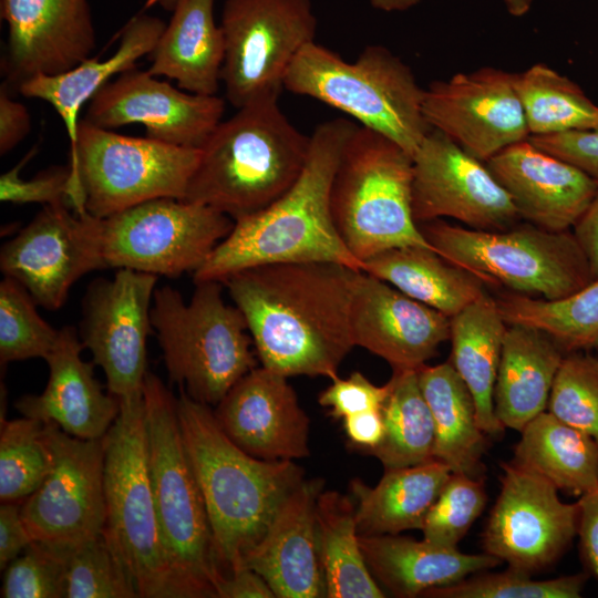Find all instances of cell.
I'll return each mask as SVG.
<instances>
[{
	"label": "cell",
	"mask_w": 598,
	"mask_h": 598,
	"mask_svg": "<svg viewBox=\"0 0 598 598\" xmlns=\"http://www.w3.org/2000/svg\"><path fill=\"white\" fill-rule=\"evenodd\" d=\"M360 271L331 261L280 262L241 270L223 283L262 367L287 378L333 380L355 347L351 307Z\"/></svg>",
	"instance_id": "obj_1"
},
{
	"label": "cell",
	"mask_w": 598,
	"mask_h": 598,
	"mask_svg": "<svg viewBox=\"0 0 598 598\" xmlns=\"http://www.w3.org/2000/svg\"><path fill=\"white\" fill-rule=\"evenodd\" d=\"M357 124L338 117L320 123L310 135L305 167L295 184L268 207L241 217L193 272L194 282H224L257 266L331 261L362 270L341 239L331 213L332 181Z\"/></svg>",
	"instance_id": "obj_2"
},
{
	"label": "cell",
	"mask_w": 598,
	"mask_h": 598,
	"mask_svg": "<svg viewBox=\"0 0 598 598\" xmlns=\"http://www.w3.org/2000/svg\"><path fill=\"white\" fill-rule=\"evenodd\" d=\"M177 413L184 445L212 528L217 564L226 575L244 567L285 498L305 478L295 461H264L239 448L209 405L183 389Z\"/></svg>",
	"instance_id": "obj_3"
},
{
	"label": "cell",
	"mask_w": 598,
	"mask_h": 598,
	"mask_svg": "<svg viewBox=\"0 0 598 598\" xmlns=\"http://www.w3.org/2000/svg\"><path fill=\"white\" fill-rule=\"evenodd\" d=\"M278 100H258L220 121L200 147L184 200L235 221L268 207L295 184L311 137L289 121Z\"/></svg>",
	"instance_id": "obj_4"
},
{
	"label": "cell",
	"mask_w": 598,
	"mask_h": 598,
	"mask_svg": "<svg viewBox=\"0 0 598 598\" xmlns=\"http://www.w3.org/2000/svg\"><path fill=\"white\" fill-rule=\"evenodd\" d=\"M143 400L150 478L172 598H216V585L224 574L184 445L177 398L147 372Z\"/></svg>",
	"instance_id": "obj_5"
},
{
	"label": "cell",
	"mask_w": 598,
	"mask_h": 598,
	"mask_svg": "<svg viewBox=\"0 0 598 598\" xmlns=\"http://www.w3.org/2000/svg\"><path fill=\"white\" fill-rule=\"evenodd\" d=\"M283 87L348 114L412 157L431 130L423 115L424 89L411 68L383 45H368L348 62L313 41L293 60Z\"/></svg>",
	"instance_id": "obj_6"
},
{
	"label": "cell",
	"mask_w": 598,
	"mask_h": 598,
	"mask_svg": "<svg viewBox=\"0 0 598 598\" xmlns=\"http://www.w3.org/2000/svg\"><path fill=\"white\" fill-rule=\"evenodd\" d=\"M221 282L203 281L187 303L171 286L156 288L151 322L171 382L192 399L217 405L257 367L243 312L224 301Z\"/></svg>",
	"instance_id": "obj_7"
},
{
	"label": "cell",
	"mask_w": 598,
	"mask_h": 598,
	"mask_svg": "<svg viewBox=\"0 0 598 598\" xmlns=\"http://www.w3.org/2000/svg\"><path fill=\"white\" fill-rule=\"evenodd\" d=\"M412 178L409 153L389 137L357 125L341 154L330 204L341 239L362 265L391 248H433L413 218Z\"/></svg>",
	"instance_id": "obj_8"
},
{
	"label": "cell",
	"mask_w": 598,
	"mask_h": 598,
	"mask_svg": "<svg viewBox=\"0 0 598 598\" xmlns=\"http://www.w3.org/2000/svg\"><path fill=\"white\" fill-rule=\"evenodd\" d=\"M200 148L118 134L80 120L70 155L68 203L106 218L141 203L184 199Z\"/></svg>",
	"instance_id": "obj_9"
},
{
	"label": "cell",
	"mask_w": 598,
	"mask_h": 598,
	"mask_svg": "<svg viewBox=\"0 0 598 598\" xmlns=\"http://www.w3.org/2000/svg\"><path fill=\"white\" fill-rule=\"evenodd\" d=\"M435 251L451 264L520 295L558 300L592 281L574 234L528 225L480 230L435 219L419 225Z\"/></svg>",
	"instance_id": "obj_10"
},
{
	"label": "cell",
	"mask_w": 598,
	"mask_h": 598,
	"mask_svg": "<svg viewBox=\"0 0 598 598\" xmlns=\"http://www.w3.org/2000/svg\"><path fill=\"white\" fill-rule=\"evenodd\" d=\"M118 401V415L103 436L104 533L138 597L172 598L150 478L143 394Z\"/></svg>",
	"instance_id": "obj_11"
},
{
	"label": "cell",
	"mask_w": 598,
	"mask_h": 598,
	"mask_svg": "<svg viewBox=\"0 0 598 598\" xmlns=\"http://www.w3.org/2000/svg\"><path fill=\"white\" fill-rule=\"evenodd\" d=\"M317 24L310 0H225L221 82L227 101L239 109L279 97L293 60L316 41Z\"/></svg>",
	"instance_id": "obj_12"
},
{
	"label": "cell",
	"mask_w": 598,
	"mask_h": 598,
	"mask_svg": "<svg viewBox=\"0 0 598 598\" xmlns=\"http://www.w3.org/2000/svg\"><path fill=\"white\" fill-rule=\"evenodd\" d=\"M234 223L206 205L173 197L151 199L102 218L104 262L176 278L196 271Z\"/></svg>",
	"instance_id": "obj_13"
},
{
	"label": "cell",
	"mask_w": 598,
	"mask_h": 598,
	"mask_svg": "<svg viewBox=\"0 0 598 598\" xmlns=\"http://www.w3.org/2000/svg\"><path fill=\"white\" fill-rule=\"evenodd\" d=\"M501 491L482 535L484 551L529 575L555 564L578 535L580 507L514 461L501 463Z\"/></svg>",
	"instance_id": "obj_14"
},
{
	"label": "cell",
	"mask_w": 598,
	"mask_h": 598,
	"mask_svg": "<svg viewBox=\"0 0 598 598\" xmlns=\"http://www.w3.org/2000/svg\"><path fill=\"white\" fill-rule=\"evenodd\" d=\"M101 268L102 218L76 213L66 202L44 205L0 251L2 274L47 310L60 309L71 287Z\"/></svg>",
	"instance_id": "obj_15"
},
{
	"label": "cell",
	"mask_w": 598,
	"mask_h": 598,
	"mask_svg": "<svg viewBox=\"0 0 598 598\" xmlns=\"http://www.w3.org/2000/svg\"><path fill=\"white\" fill-rule=\"evenodd\" d=\"M157 277L121 268L112 279L93 280L83 297L81 342L118 400L143 394Z\"/></svg>",
	"instance_id": "obj_16"
},
{
	"label": "cell",
	"mask_w": 598,
	"mask_h": 598,
	"mask_svg": "<svg viewBox=\"0 0 598 598\" xmlns=\"http://www.w3.org/2000/svg\"><path fill=\"white\" fill-rule=\"evenodd\" d=\"M44 436L53 456L51 471L21 503L32 540L63 545L103 533V437L79 439L50 422L44 423Z\"/></svg>",
	"instance_id": "obj_17"
},
{
	"label": "cell",
	"mask_w": 598,
	"mask_h": 598,
	"mask_svg": "<svg viewBox=\"0 0 598 598\" xmlns=\"http://www.w3.org/2000/svg\"><path fill=\"white\" fill-rule=\"evenodd\" d=\"M412 213L417 225L451 217L480 230H505L518 213L485 162L431 128L413 155Z\"/></svg>",
	"instance_id": "obj_18"
},
{
	"label": "cell",
	"mask_w": 598,
	"mask_h": 598,
	"mask_svg": "<svg viewBox=\"0 0 598 598\" xmlns=\"http://www.w3.org/2000/svg\"><path fill=\"white\" fill-rule=\"evenodd\" d=\"M423 115L431 128L482 162L529 137L515 73L501 69L432 82L424 90Z\"/></svg>",
	"instance_id": "obj_19"
},
{
	"label": "cell",
	"mask_w": 598,
	"mask_h": 598,
	"mask_svg": "<svg viewBox=\"0 0 598 598\" xmlns=\"http://www.w3.org/2000/svg\"><path fill=\"white\" fill-rule=\"evenodd\" d=\"M156 78L136 66L118 74L90 100L84 120L106 130L138 123L148 138L200 148L220 123L226 101Z\"/></svg>",
	"instance_id": "obj_20"
},
{
	"label": "cell",
	"mask_w": 598,
	"mask_h": 598,
	"mask_svg": "<svg viewBox=\"0 0 598 598\" xmlns=\"http://www.w3.org/2000/svg\"><path fill=\"white\" fill-rule=\"evenodd\" d=\"M8 40L1 59L6 83L65 72L91 58L96 33L87 0H0Z\"/></svg>",
	"instance_id": "obj_21"
},
{
	"label": "cell",
	"mask_w": 598,
	"mask_h": 598,
	"mask_svg": "<svg viewBox=\"0 0 598 598\" xmlns=\"http://www.w3.org/2000/svg\"><path fill=\"white\" fill-rule=\"evenodd\" d=\"M225 434L264 461L309 456L310 420L288 378L256 367L239 379L214 411Z\"/></svg>",
	"instance_id": "obj_22"
},
{
	"label": "cell",
	"mask_w": 598,
	"mask_h": 598,
	"mask_svg": "<svg viewBox=\"0 0 598 598\" xmlns=\"http://www.w3.org/2000/svg\"><path fill=\"white\" fill-rule=\"evenodd\" d=\"M351 330L355 347L382 358L393 371L419 370L450 340V318L361 270Z\"/></svg>",
	"instance_id": "obj_23"
},
{
	"label": "cell",
	"mask_w": 598,
	"mask_h": 598,
	"mask_svg": "<svg viewBox=\"0 0 598 598\" xmlns=\"http://www.w3.org/2000/svg\"><path fill=\"white\" fill-rule=\"evenodd\" d=\"M485 164L509 195L519 218L549 231L574 227L598 189V181L528 138Z\"/></svg>",
	"instance_id": "obj_24"
},
{
	"label": "cell",
	"mask_w": 598,
	"mask_h": 598,
	"mask_svg": "<svg viewBox=\"0 0 598 598\" xmlns=\"http://www.w3.org/2000/svg\"><path fill=\"white\" fill-rule=\"evenodd\" d=\"M323 485L322 478H303L244 559V567L259 574L278 598L327 597L316 522Z\"/></svg>",
	"instance_id": "obj_25"
},
{
	"label": "cell",
	"mask_w": 598,
	"mask_h": 598,
	"mask_svg": "<svg viewBox=\"0 0 598 598\" xmlns=\"http://www.w3.org/2000/svg\"><path fill=\"white\" fill-rule=\"evenodd\" d=\"M83 349L73 327L59 329L56 343L44 359L49 379L43 392L21 396L16 408L21 415L53 423L72 436L96 440L114 423L120 401L102 390L95 364L81 358Z\"/></svg>",
	"instance_id": "obj_26"
},
{
	"label": "cell",
	"mask_w": 598,
	"mask_h": 598,
	"mask_svg": "<svg viewBox=\"0 0 598 598\" xmlns=\"http://www.w3.org/2000/svg\"><path fill=\"white\" fill-rule=\"evenodd\" d=\"M360 548L377 582L401 598L423 596L475 573L492 569L502 561L487 554H465L458 548L436 546L396 535H359Z\"/></svg>",
	"instance_id": "obj_27"
},
{
	"label": "cell",
	"mask_w": 598,
	"mask_h": 598,
	"mask_svg": "<svg viewBox=\"0 0 598 598\" xmlns=\"http://www.w3.org/2000/svg\"><path fill=\"white\" fill-rule=\"evenodd\" d=\"M165 25L158 17L136 13L123 27L118 47L107 59L87 58L65 72L33 76L22 82L18 92L25 97L42 100L55 110L73 151L83 105L114 75L135 68L140 59L150 55Z\"/></svg>",
	"instance_id": "obj_28"
},
{
	"label": "cell",
	"mask_w": 598,
	"mask_h": 598,
	"mask_svg": "<svg viewBox=\"0 0 598 598\" xmlns=\"http://www.w3.org/2000/svg\"><path fill=\"white\" fill-rule=\"evenodd\" d=\"M544 331L507 324L494 389V410L504 427L520 432L547 411L551 386L565 357Z\"/></svg>",
	"instance_id": "obj_29"
},
{
	"label": "cell",
	"mask_w": 598,
	"mask_h": 598,
	"mask_svg": "<svg viewBox=\"0 0 598 598\" xmlns=\"http://www.w3.org/2000/svg\"><path fill=\"white\" fill-rule=\"evenodd\" d=\"M214 4L215 0H179L148 55L151 74L174 80L189 93L217 94L225 41Z\"/></svg>",
	"instance_id": "obj_30"
},
{
	"label": "cell",
	"mask_w": 598,
	"mask_h": 598,
	"mask_svg": "<svg viewBox=\"0 0 598 598\" xmlns=\"http://www.w3.org/2000/svg\"><path fill=\"white\" fill-rule=\"evenodd\" d=\"M451 474L445 463L433 458L413 466L385 470L375 486L353 478L350 493L355 502L359 535L421 530Z\"/></svg>",
	"instance_id": "obj_31"
},
{
	"label": "cell",
	"mask_w": 598,
	"mask_h": 598,
	"mask_svg": "<svg viewBox=\"0 0 598 598\" xmlns=\"http://www.w3.org/2000/svg\"><path fill=\"white\" fill-rule=\"evenodd\" d=\"M507 323L486 292L450 318L451 363L468 388L477 422L488 436L505 427L494 410V389Z\"/></svg>",
	"instance_id": "obj_32"
},
{
	"label": "cell",
	"mask_w": 598,
	"mask_h": 598,
	"mask_svg": "<svg viewBox=\"0 0 598 598\" xmlns=\"http://www.w3.org/2000/svg\"><path fill=\"white\" fill-rule=\"evenodd\" d=\"M435 432L433 457L452 473L483 477L488 435L481 429L474 399L451 362L417 370Z\"/></svg>",
	"instance_id": "obj_33"
},
{
	"label": "cell",
	"mask_w": 598,
	"mask_h": 598,
	"mask_svg": "<svg viewBox=\"0 0 598 598\" xmlns=\"http://www.w3.org/2000/svg\"><path fill=\"white\" fill-rule=\"evenodd\" d=\"M362 271L448 318L485 293L482 279L423 246L382 251L364 260Z\"/></svg>",
	"instance_id": "obj_34"
},
{
	"label": "cell",
	"mask_w": 598,
	"mask_h": 598,
	"mask_svg": "<svg viewBox=\"0 0 598 598\" xmlns=\"http://www.w3.org/2000/svg\"><path fill=\"white\" fill-rule=\"evenodd\" d=\"M512 461L579 497L598 487V443L548 411L520 431Z\"/></svg>",
	"instance_id": "obj_35"
},
{
	"label": "cell",
	"mask_w": 598,
	"mask_h": 598,
	"mask_svg": "<svg viewBox=\"0 0 598 598\" xmlns=\"http://www.w3.org/2000/svg\"><path fill=\"white\" fill-rule=\"evenodd\" d=\"M316 522L327 598L385 597L360 548L354 499L337 491H322Z\"/></svg>",
	"instance_id": "obj_36"
},
{
	"label": "cell",
	"mask_w": 598,
	"mask_h": 598,
	"mask_svg": "<svg viewBox=\"0 0 598 598\" xmlns=\"http://www.w3.org/2000/svg\"><path fill=\"white\" fill-rule=\"evenodd\" d=\"M390 392L382 406L384 436L367 454L384 470L417 465L433 460L434 422L422 393L417 370L393 371Z\"/></svg>",
	"instance_id": "obj_37"
},
{
	"label": "cell",
	"mask_w": 598,
	"mask_h": 598,
	"mask_svg": "<svg viewBox=\"0 0 598 598\" xmlns=\"http://www.w3.org/2000/svg\"><path fill=\"white\" fill-rule=\"evenodd\" d=\"M496 302L507 324L537 328L565 353L598 347V279L558 300L508 292Z\"/></svg>",
	"instance_id": "obj_38"
},
{
	"label": "cell",
	"mask_w": 598,
	"mask_h": 598,
	"mask_svg": "<svg viewBox=\"0 0 598 598\" xmlns=\"http://www.w3.org/2000/svg\"><path fill=\"white\" fill-rule=\"evenodd\" d=\"M515 86L529 136L598 128V105L548 65L537 63L515 73Z\"/></svg>",
	"instance_id": "obj_39"
},
{
	"label": "cell",
	"mask_w": 598,
	"mask_h": 598,
	"mask_svg": "<svg viewBox=\"0 0 598 598\" xmlns=\"http://www.w3.org/2000/svg\"><path fill=\"white\" fill-rule=\"evenodd\" d=\"M64 565L63 598H135V585L103 533L73 544H52Z\"/></svg>",
	"instance_id": "obj_40"
},
{
	"label": "cell",
	"mask_w": 598,
	"mask_h": 598,
	"mask_svg": "<svg viewBox=\"0 0 598 598\" xmlns=\"http://www.w3.org/2000/svg\"><path fill=\"white\" fill-rule=\"evenodd\" d=\"M52 464L43 422L27 416L9 421L1 419V503H22L40 486Z\"/></svg>",
	"instance_id": "obj_41"
},
{
	"label": "cell",
	"mask_w": 598,
	"mask_h": 598,
	"mask_svg": "<svg viewBox=\"0 0 598 598\" xmlns=\"http://www.w3.org/2000/svg\"><path fill=\"white\" fill-rule=\"evenodd\" d=\"M37 302L17 280L0 282V362L45 359L56 343L59 330L37 311Z\"/></svg>",
	"instance_id": "obj_42"
},
{
	"label": "cell",
	"mask_w": 598,
	"mask_h": 598,
	"mask_svg": "<svg viewBox=\"0 0 598 598\" xmlns=\"http://www.w3.org/2000/svg\"><path fill=\"white\" fill-rule=\"evenodd\" d=\"M587 573L553 579H533L532 575L508 568L501 573H475L456 584L426 591L431 598H578L586 586Z\"/></svg>",
	"instance_id": "obj_43"
},
{
	"label": "cell",
	"mask_w": 598,
	"mask_h": 598,
	"mask_svg": "<svg viewBox=\"0 0 598 598\" xmlns=\"http://www.w3.org/2000/svg\"><path fill=\"white\" fill-rule=\"evenodd\" d=\"M547 411L598 443V359L579 351L565 354Z\"/></svg>",
	"instance_id": "obj_44"
},
{
	"label": "cell",
	"mask_w": 598,
	"mask_h": 598,
	"mask_svg": "<svg viewBox=\"0 0 598 598\" xmlns=\"http://www.w3.org/2000/svg\"><path fill=\"white\" fill-rule=\"evenodd\" d=\"M486 502L484 477L452 473L425 517L423 538L440 547L457 548Z\"/></svg>",
	"instance_id": "obj_45"
},
{
	"label": "cell",
	"mask_w": 598,
	"mask_h": 598,
	"mask_svg": "<svg viewBox=\"0 0 598 598\" xmlns=\"http://www.w3.org/2000/svg\"><path fill=\"white\" fill-rule=\"evenodd\" d=\"M64 565L59 549L32 540L4 569L2 598H63Z\"/></svg>",
	"instance_id": "obj_46"
},
{
	"label": "cell",
	"mask_w": 598,
	"mask_h": 598,
	"mask_svg": "<svg viewBox=\"0 0 598 598\" xmlns=\"http://www.w3.org/2000/svg\"><path fill=\"white\" fill-rule=\"evenodd\" d=\"M33 147L12 168L0 176V200L13 204H43L68 203L70 181V166L51 167L38 173L30 179L21 177V171L34 156ZM69 204V203H68Z\"/></svg>",
	"instance_id": "obj_47"
},
{
	"label": "cell",
	"mask_w": 598,
	"mask_h": 598,
	"mask_svg": "<svg viewBox=\"0 0 598 598\" xmlns=\"http://www.w3.org/2000/svg\"><path fill=\"white\" fill-rule=\"evenodd\" d=\"M390 383L375 385L361 372H353L346 379L337 377L318 396L321 406L329 410L334 419H344L349 415L382 409Z\"/></svg>",
	"instance_id": "obj_48"
},
{
	"label": "cell",
	"mask_w": 598,
	"mask_h": 598,
	"mask_svg": "<svg viewBox=\"0 0 598 598\" xmlns=\"http://www.w3.org/2000/svg\"><path fill=\"white\" fill-rule=\"evenodd\" d=\"M538 148L578 167L598 181V128L528 137Z\"/></svg>",
	"instance_id": "obj_49"
},
{
	"label": "cell",
	"mask_w": 598,
	"mask_h": 598,
	"mask_svg": "<svg viewBox=\"0 0 598 598\" xmlns=\"http://www.w3.org/2000/svg\"><path fill=\"white\" fill-rule=\"evenodd\" d=\"M31 131V116L22 103L13 100L9 85L0 87V155L18 146Z\"/></svg>",
	"instance_id": "obj_50"
},
{
	"label": "cell",
	"mask_w": 598,
	"mask_h": 598,
	"mask_svg": "<svg viewBox=\"0 0 598 598\" xmlns=\"http://www.w3.org/2000/svg\"><path fill=\"white\" fill-rule=\"evenodd\" d=\"M580 558L589 576L598 581V487L578 499Z\"/></svg>",
	"instance_id": "obj_51"
},
{
	"label": "cell",
	"mask_w": 598,
	"mask_h": 598,
	"mask_svg": "<svg viewBox=\"0 0 598 598\" xmlns=\"http://www.w3.org/2000/svg\"><path fill=\"white\" fill-rule=\"evenodd\" d=\"M32 542L21 515V503L0 506V569L14 560Z\"/></svg>",
	"instance_id": "obj_52"
},
{
	"label": "cell",
	"mask_w": 598,
	"mask_h": 598,
	"mask_svg": "<svg viewBox=\"0 0 598 598\" xmlns=\"http://www.w3.org/2000/svg\"><path fill=\"white\" fill-rule=\"evenodd\" d=\"M343 420V430L352 448L368 453L375 448L384 436L382 409L349 415Z\"/></svg>",
	"instance_id": "obj_53"
},
{
	"label": "cell",
	"mask_w": 598,
	"mask_h": 598,
	"mask_svg": "<svg viewBox=\"0 0 598 598\" xmlns=\"http://www.w3.org/2000/svg\"><path fill=\"white\" fill-rule=\"evenodd\" d=\"M266 580L255 570L243 567L223 575L216 585V598H275Z\"/></svg>",
	"instance_id": "obj_54"
},
{
	"label": "cell",
	"mask_w": 598,
	"mask_h": 598,
	"mask_svg": "<svg viewBox=\"0 0 598 598\" xmlns=\"http://www.w3.org/2000/svg\"><path fill=\"white\" fill-rule=\"evenodd\" d=\"M574 236L584 251L592 280L598 279V189L575 224Z\"/></svg>",
	"instance_id": "obj_55"
},
{
	"label": "cell",
	"mask_w": 598,
	"mask_h": 598,
	"mask_svg": "<svg viewBox=\"0 0 598 598\" xmlns=\"http://www.w3.org/2000/svg\"><path fill=\"white\" fill-rule=\"evenodd\" d=\"M422 0H370L371 6L380 11H405L419 4Z\"/></svg>",
	"instance_id": "obj_56"
},
{
	"label": "cell",
	"mask_w": 598,
	"mask_h": 598,
	"mask_svg": "<svg viewBox=\"0 0 598 598\" xmlns=\"http://www.w3.org/2000/svg\"><path fill=\"white\" fill-rule=\"evenodd\" d=\"M514 17L525 16L532 8L533 0H501Z\"/></svg>",
	"instance_id": "obj_57"
},
{
	"label": "cell",
	"mask_w": 598,
	"mask_h": 598,
	"mask_svg": "<svg viewBox=\"0 0 598 598\" xmlns=\"http://www.w3.org/2000/svg\"><path fill=\"white\" fill-rule=\"evenodd\" d=\"M145 2L147 7L159 6L161 8L172 12L179 0H145Z\"/></svg>",
	"instance_id": "obj_58"
}]
</instances>
